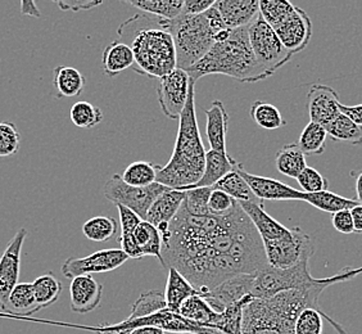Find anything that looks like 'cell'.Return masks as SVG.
I'll use <instances>...</instances> for the list:
<instances>
[{
	"label": "cell",
	"instance_id": "obj_1",
	"mask_svg": "<svg viewBox=\"0 0 362 334\" xmlns=\"http://www.w3.org/2000/svg\"><path fill=\"white\" fill-rule=\"evenodd\" d=\"M170 21L154 16L136 14L119 28L121 38H130L134 53L132 67L140 75L166 76L177 69L174 39L168 31Z\"/></svg>",
	"mask_w": 362,
	"mask_h": 334
},
{
	"label": "cell",
	"instance_id": "obj_2",
	"mask_svg": "<svg viewBox=\"0 0 362 334\" xmlns=\"http://www.w3.org/2000/svg\"><path fill=\"white\" fill-rule=\"evenodd\" d=\"M195 81L192 79L187 105L181 113L174 152L163 167L158 166L156 183L174 190L185 192L202 179L206 165L198 120L195 113Z\"/></svg>",
	"mask_w": 362,
	"mask_h": 334
},
{
	"label": "cell",
	"instance_id": "obj_3",
	"mask_svg": "<svg viewBox=\"0 0 362 334\" xmlns=\"http://www.w3.org/2000/svg\"><path fill=\"white\" fill-rule=\"evenodd\" d=\"M327 286L293 289L272 299H253L243 307L242 334H294V324L307 307L321 309L319 299Z\"/></svg>",
	"mask_w": 362,
	"mask_h": 334
},
{
	"label": "cell",
	"instance_id": "obj_4",
	"mask_svg": "<svg viewBox=\"0 0 362 334\" xmlns=\"http://www.w3.org/2000/svg\"><path fill=\"white\" fill-rule=\"evenodd\" d=\"M187 72L194 81L207 75H225L242 83H258L270 77L259 67L252 52L248 28L231 30L226 40L215 42Z\"/></svg>",
	"mask_w": 362,
	"mask_h": 334
},
{
	"label": "cell",
	"instance_id": "obj_5",
	"mask_svg": "<svg viewBox=\"0 0 362 334\" xmlns=\"http://www.w3.org/2000/svg\"><path fill=\"white\" fill-rule=\"evenodd\" d=\"M215 4L199 16L180 14L170 21V34L174 39L177 69L188 71L201 61L215 44V36L225 30Z\"/></svg>",
	"mask_w": 362,
	"mask_h": 334
},
{
	"label": "cell",
	"instance_id": "obj_6",
	"mask_svg": "<svg viewBox=\"0 0 362 334\" xmlns=\"http://www.w3.org/2000/svg\"><path fill=\"white\" fill-rule=\"evenodd\" d=\"M310 261H303L289 269L266 266L255 274L252 291L253 299H272L278 293L293 289H310L317 286H327V279H316L311 275Z\"/></svg>",
	"mask_w": 362,
	"mask_h": 334
},
{
	"label": "cell",
	"instance_id": "obj_7",
	"mask_svg": "<svg viewBox=\"0 0 362 334\" xmlns=\"http://www.w3.org/2000/svg\"><path fill=\"white\" fill-rule=\"evenodd\" d=\"M248 38L259 67L270 76L292 59V53L284 48L274 28L261 14H258L256 20L248 26Z\"/></svg>",
	"mask_w": 362,
	"mask_h": 334
},
{
	"label": "cell",
	"instance_id": "obj_8",
	"mask_svg": "<svg viewBox=\"0 0 362 334\" xmlns=\"http://www.w3.org/2000/svg\"><path fill=\"white\" fill-rule=\"evenodd\" d=\"M168 189L170 188L158 183H154L146 188L132 187L126 184L119 174H115L105 183L103 193L105 198L116 206L119 205L132 209L141 220H146V214L152 207L154 201L160 195L168 192Z\"/></svg>",
	"mask_w": 362,
	"mask_h": 334
},
{
	"label": "cell",
	"instance_id": "obj_9",
	"mask_svg": "<svg viewBox=\"0 0 362 334\" xmlns=\"http://www.w3.org/2000/svg\"><path fill=\"white\" fill-rule=\"evenodd\" d=\"M264 248L267 265L278 269H289L303 261H310L315 253L313 239L298 226L293 228L289 237L266 242Z\"/></svg>",
	"mask_w": 362,
	"mask_h": 334
},
{
	"label": "cell",
	"instance_id": "obj_10",
	"mask_svg": "<svg viewBox=\"0 0 362 334\" xmlns=\"http://www.w3.org/2000/svg\"><path fill=\"white\" fill-rule=\"evenodd\" d=\"M192 77L187 71L176 69L166 76L158 79L157 96L163 115L171 120L180 119L188 102Z\"/></svg>",
	"mask_w": 362,
	"mask_h": 334
},
{
	"label": "cell",
	"instance_id": "obj_11",
	"mask_svg": "<svg viewBox=\"0 0 362 334\" xmlns=\"http://www.w3.org/2000/svg\"><path fill=\"white\" fill-rule=\"evenodd\" d=\"M129 256L121 248L100 250L85 258H67L62 264L61 272L64 278L72 280L80 275L113 272L125 264Z\"/></svg>",
	"mask_w": 362,
	"mask_h": 334
},
{
	"label": "cell",
	"instance_id": "obj_12",
	"mask_svg": "<svg viewBox=\"0 0 362 334\" xmlns=\"http://www.w3.org/2000/svg\"><path fill=\"white\" fill-rule=\"evenodd\" d=\"M28 230L20 228L9 241L7 248L0 256V309L4 311L8 297L20 282L21 255Z\"/></svg>",
	"mask_w": 362,
	"mask_h": 334
},
{
	"label": "cell",
	"instance_id": "obj_13",
	"mask_svg": "<svg viewBox=\"0 0 362 334\" xmlns=\"http://www.w3.org/2000/svg\"><path fill=\"white\" fill-rule=\"evenodd\" d=\"M256 274V272H255ZM255 274H242L229 279L202 294L209 306L217 313H223L228 307L240 302H250L255 284Z\"/></svg>",
	"mask_w": 362,
	"mask_h": 334
},
{
	"label": "cell",
	"instance_id": "obj_14",
	"mask_svg": "<svg viewBox=\"0 0 362 334\" xmlns=\"http://www.w3.org/2000/svg\"><path fill=\"white\" fill-rule=\"evenodd\" d=\"M274 31L284 48L289 53L296 54L306 49L310 44L313 36V22L303 9L296 7L294 12L278 28H274Z\"/></svg>",
	"mask_w": 362,
	"mask_h": 334
},
{
	"label": "cell",
	"instance_id": "obj_15",
	"mask_svg": "<svg viewBox=\"0 0 362 334\" xmlns=\"http://www.w3.org/2000/svg\"><path fill=\"white\" fill-rule=\"evenodd\" d=\"M238 171L247 181L253 195L261 201H303L305 198V192L292 188L283 181L247 173L242 163L238 167Z\"/></svg>",
	"mask_w": 362,
	"mask_h": 334
},
{
	"label": "cell",
	"instance_id": "obj_16",
	"mask_svg": "<svg viewBox=\"0 0 362 334\" xmlns=\"http://www.w3.org/2000/svg\"><path fill=\"white\" fill-rule=\"evenodd\" d=\"M338 93L324 84L311 85L307 93V110L310 121L325 126L341 113Z\"/></svg>",
	"mask_w": 362,
	"mask_h": 334
},
{
	"label": "cell",
	"instance_id": "obj_17",
	"mask_svg": "<svg viewBox=\"0 0 362 334\" xmlns=\"http://www.w3.org/2000/svg\"><path fill=\"white\" fill-rule=\"evenodd\" d=\"M184 198H185V192L168 189V192L160 195L154 201L152 207L148 211L146 220L160 230L162 242L166 241L170 224L180 211Z\"/></svg>",
	"mask_w": 362,
	"mask_h": 334
},
{
	"label": "cell",
	"instance_id": "obj_18",
	"mask_svg": "<svg viewBox=\"0 0 362 334\" xmlns=\"http://www.w3.org/2000/svg\"><path fill=\"white\" fill-rule=\"evenodd\" d=\"M103 286L91 275H80L71 280V310L76 313H88L100 306Z\"/></svg>",
	"mask_w": 362,
	"mask_h": 334
},
{
	"label": "cell",
	"instance_id": "obj_19",
	"mask_svg": "<svg viewBox=\"0 0 362 334\" xmlns=\"http://www.w3.org/2000/svg\"><path fill=\"white\" fill-rule=\"evenodd\" d=\"M215 7L228 30L248 28L259 14L258 0H218Z\"/></svg>",
	"mask_w": 362,
	"mask_h": 334
},
{
	"label": "cell",
	"instance_id": "obj_20",
	"mask_svg": "<svg viewBox=\"0 0 362 334\" xmlns=\"http://www.w3.org/2000/svg\"><path fill=\"white\" fill-rule=\"evenodd\" d=\"M129 258H156L162 265V238L154 225L141 220L134 230L130 248L126 252Z\"/></svg>",
	"mask_w": 362,
	"mask_h": 334
},
{
	"label": "cell",
	"instance_id": "obj_21",
	"mask_svg": "<svg viewBox=\"0 0 362 334\" xmlns=\"http://www.w3.org/2000/svg\"><path fill=\"white\" fill-rule=\"evenodd\" d=\"M244 212L251 219L252 223L258 231L262 243L274 242L283 238L289 237L292 229H288L283 224L279 223L272 216L269 215L264 209V202L239 203Z\"/></svg>",
	"mask_w": 362,
	"mask_h": 334
},
{
	"label": "cell",
	"instance_id": "obj_22",
	"mask_svg": "<svg viewBox=\"0 0 362 334\" xmlns=\"http://www.w3.org/2000/svg\"><path fill=\"white\" fill-rule=\"evenodd\" d=\"M204 112L207 117L206 135H207L211 149L220 154H228L226 134L229 129V115L225 110V105L221 100L216 99Z\"/></svg>",
	"mask_w": 362,
	"mask_h": 334
},
{
	"label": "cell",
	"instance_id": "obj_23",
	"mask_svg": "<svg viewBox=\"0 0 362 334\" xmlns=\"http://www.w3.org/2000/svg\"><path fill=\"white\" fill-rule=\"evenodd\" d=\"M179 315L185 321L194 323L199 327L215 329L218 332L223 323V313H215L212 307L207 304V301L199 294L187 299L181 305Z\"/></svg>",
	"mask_w": 362,
	"mask_h": 334
},
{
	"label": "cell",
	"instance_id": "obj_24",
	"mask_svg": "<svg viewBox=\"0 0 362 334\" xmlns=\"http://www.w3.org/2000/svg\"><path fill=\"white\" fill-rule=\"evenodd\" d=\"M165 299L170 313H179L181 305L193 296H202L188 279L174 267H168V283L165 288Z\"/></svg>",
	"mask_w": 362,
	"mask_h": 334
},
{
	"label": "cell",
	"instance_id": "obj_25",
	"mask_svg": "<svg viewBox=\"0 0 362 334\" xmlns=\"http://www.w3.org/2000/svg\"><path fill=\"white\" fill-rule=\"evenodd\" d=\"M237 163L238 161L230 157L229 154H220L209 149V152H206V165L202 179L190 189L215 188V185L225 175L229 174L235 168Z\"/></svg>",
	"mask_w": 362,
	"mask_h": 334
},
{
	"label": "cell",
	"instance_id": "obj_26",
	"mask_svg": "<svg viewBox=\"0 0 362 334\" xmlns=\"http://www.w3.org/2000/svg\"><path fill=\"white\" fill-rule=\"evenodd\" d=\"M102 64L105 76H117L121 72L133 67V50L129 44L115 40L108 44L103 50Z\"/></svg>",
	"mask_w": 362,
	"mask_h": 334
},
{
	"label": "cell",
	"instance_id": "obj_27",
	"mask_svg": "<svg viewBox=\"0 0 362 334\" xmlns=\"http://www.w3.org/2000/svg\"><path fill=\"white\" fill-rule=\"evenodd\" d=\"M324 321H327L337 333L349 334L339 323L332 319L322 309L315 307H307L300 311L294 324V334H322Z\"/></svg>",
	"mask_w": 362,
	"mask_h": 334
},
{
	"label": "cell",
	"instance_id": "obj_28",
	"mask_svg": "<svg viewBox=\"0 0 362 334\" xmlns=\"http://www.w3.org/2000/svg\"><path fill=\"white\" fill-rule=\"evenodd\" d=\"M84 75L70 66H58L53 70V86L58 97L72 98L84 91Z\"/></svg>",
	"mask_w": 362,
	"mask_h": 334
},
{
	"label": "cell",
	"instance_id": "obj_29",
	"mask_svg": "<svg viewBox=\"0 0 362 334\" xmlns=\"http://www.w3.org/2000/svg\"><path fill=\"white\" fill-rule=\"evenodd\" d=\"M6 313L31 316L40 311L36 304L33 283H18L8 297Z\"/></svg>",
	"mask_w": 362,
	"mask_h": 334
},
{
	"label": "cell",
	"instance_id": "obj_30",
	"mask_svg": "<svg viewBox=\"0 0 362 334\" xmlns=\"http://www.w3.org/2000/svg\"><path fill=\"white\" fill-rule=\"evenodd\" d=\"M275 166L280 174L297 179L307 167L306 154L300 151L297 143L288 144L279 149L275 156Z\"/></svg>",
	"mask_w": 362,
	"mask_h": 334
},
{
	"label": "cell",
	"instance_id": "obj_31",
	"mask_svg": "<svg viewBox=\"0 0 362 334\" xmlns=\"http://www.w3.org/2000/svg\"><path fill=\"white\" fill-rule=\"evenodd\" d=\"M184 3L185 0H130L127 1L129 6L166 21H174L177 17H180Z\"/></svg>",
	"mask_w": 362,
	"mask_h": 334
},
{
	"label": "cell",
	"instance_id": "obj_32",
	"mask_svg": "<svg viewBox=\"0 0 362 334\" xmlns=\"http://www.w3.org/2000/svg\"><path fill=\"white\" fill-rule=\"evenodd\" d=\"M327 137L333 140L349 143L352 146L362 144V127L344 113H339L334 120L325 125Z\"/></svg>",
	"mask_w": 362,
	"mask_h": 334
},
{
	"label": "cell",
	"instance_id": "obj_33",
	"mask_svg": "<svg viewBox=\"0 0 362 334\" xmlns=\"http://www.w3.org/2000/svg\"><path fill=\"white\" fill-rule=\"evenodd\" d=\"M239 165L240 163L238 162L235 168L229 174L225 175L223 179L217 183L214 189L223 190L226 195L233 197L238 203L259 202L261 200H258L257 197L253 195V192L250 188V185L247 184V181L244 180L242 175L239 174V171H238Z\"/></svg>",
	"mask_w": 362,
	"mask_h": 334
},
{
	"label": "cell",
	"instance_id": "obj_34",
	"mask_svg": "<svg viewBox=\"0 0 362 334\" xmlns=\"http://www.w3.org/2000/svg\"><path fill=\"white\" fill-rule=\"evenodd\" d=\"M303 202L310 203L315 209H320L329 214H335L341 209H354L358 205L357 200H351L333 193L330 190H324L319 193H305Z\"/></svg>",
	"mask_w": 362,
	"mask_h": 334
},
{
	"label": "cell",
	"instance_id": "obj_35",
	"mask_svg": "<svg viewBox=\"0 0 362 334\" xmlns=\"http://www.w3.org/2000/svg\"><path fill=\"white\" fill-rule=\"evenodd\" d=\"M33 287L39 310L56 304L63 289L62 283L52 272H47L37 277L33 282Z\"/></svg>",
	"mask_w": 362,
	"mask_h": 334
},
{
	"label": "cell",
	"instance_id": "obj_36",
	"mask_svg": "<svg viewBox=\"0 0 362 334\" xmlns=\"http://www.w3.org/2000/svg\"><path fill=\"white\" fill-rule=\"evenodd\" d=\"M168 310V305H166V299H165V294L160 291H146V292L141 293L139 299H136L132 306V313L129 315V318L126 321H136V319H141V318H146L151 316L154 313H160Z\"/></svg>",
	"mask_w": 362,
	"mask_h": 334
},
{
	"label": "cell",
	"instance_id": "obj_37",
	"mask_svg": "<svg viewBox=\"0 0 362 334\" xmlns=\"http://www.w3.org/2000/svg\"><path fill=\"white\" fill-rule=\"evenodd\" d=\"M327 132L325 126L310 121L302 130L298 139V146L306 156H317L325 152Z\"/></svg>",
	"mask_w": 362,
	"mask_h": 334
},
{
	"label": "cell",
	"instance_id": "obj_38",
	"mask_svg": "<svg viewBox=\"0 0 362 334\" xmlns=\"http://www.w3.org/2000/svg\"><path fill=\"white\" fill-rule=\"evenodd\" d=\"M119 223L110 216H94L83 225L85 237L93 242L103 243L117 234Z\"/></svg>",
	"mask_w": 362,
	"mask_h": 334
},
{
	"label": "cell",
	"instance_id": "obj_39",
	"mask_svg": "<svg viewBox=\"0 0 362 334\" xmlns=\"http://www.w3.org/2000/svg\"><path fill=\"white\" fill-rule=\"evenodd\" d=\"M158 165L146 161H136L126 167L124 174L121 175L122 180L132 187L146 188L156 183Z\"/></svg>",
	"mask_w": 362,
	"mask_h": 334
},
{
	"label": "cell",
	"instance_id": "obj_40",
	"mask_svg": "<svg viewBox=\"0 0 362 334\" xmlns=\"http://www.w3.org/2000/svg\"><path fill=\"white\" fill-rule=\"evenodd\" d=\"M250 113H251V119L265 130H276L286 125V121L283 119L278 108L267 102L256 100L251 105Z\"/></svg>",
	"mask_w": 362,
	"mask_h": 334
},
{
	"label": "cell",
	"instance_id": "obj_41",
	"mask_svg": "<svg viewBox=\"0 0 362 334\" xmlns=\"http://www.w3.org/2000/svg\"><path fill=\"white\" fill-rule=\"evenodd\" d=\"M296 6L286 0H262L259 1V14L272 28H278L294 12Z\"/></svg>",
	"mask_w": 362,
	"mask_h": 334
},
{
	"label": "cell",
	"instance_id": "obj_42",
	"mask_svg": "<svg viewBox=\"0 0 362 334\" xmlns=\"http://www.w3.org/2000/svg\"><path fill=\"white\" fill-rule=\"evenodd\" d=\"M71 121L81 129H91L103 121V112L89 102L80 100L71 107Z\"/></svg>",
	"mask_w": 362,
	"mask_h": 334
},
{
	"label": "cell",
	"instance_id": "obj_43",
	"mask_svg": "<svg viewBox=\"0 0 362 334\" xmlns=\"http://www.w3.org/2000/svg\"><path fill=\"white\" fill-rule=\"evenodd\" d=\"M21 146V134L13 122H0V157L17 154Z\"/></svg>",
	"mask_w": 362,
	"mask_h": 334
},
{
	"label": "cell",
	"instance_id": "obj_44",
	"mask_svg": "<svg viewBox=\"0 0 362 334\" xmlns=\"http://www.w3.org/2000/svg\"><path fill=\"white\" fill-rule=\"evenodd\" d=\"M212 189L214 188H195L185 190L182 206L192 215H209V201Z\"/></svg>",
	"mask_w": 362,
	"mask_h": 334
},
{
	"label": "cell",
	"instance_id": "obj_45",
	"mask_svg": "<svg viewBox=\"0 0 362 334\" xmlns=\"http://www.w3.org/2000/svg\"><path fill=\"white\" fill-rule=\"evenodd\" d=\"M296 180L298 181L302 192L305 193H319L329 190V181L327 178H324L314 167L307 166Z\"/></svg>",
	"mask_w": 362,
	"mask_h": 334
},
{
	"label": "cell",
	"instance_id": "obj_46",
	"mask_svg": "<svg viewBox=\"0 0 362 334\" xmlns=\"http://www.w3.org/2000/svg\"><path fill=\"white\" fill-rule=\"evenodd\" d=\"M238 202L226 195L223 190L218 189H212L209 201V212L212 216H225L231 212L234 207L237 206Z\"/></svg>",
	"mask_w": 362,
	"mask_h": 334
},
{
	"label": "cell",
	"instance_id": "obj_47",
	"mask_svg": "<svg viewBox=\"0 0 362 334\" xmlns=\"http://www.w3.org/2000/svg\"><path fill=\"white\" fill-rule=\"evenodd\" d=\"M332 224H333L334 229L337 231H339L341 234L349 236V234L355 233L351 209H341V211H338V212L333 214Z\"/></svg>",
	"mask_w": 362,
	"mask_h": 334
},
{
	"label": "cell",
	"instance_id": "obj_48",
	"mask_svg": "<svg viewBox=\"0 0 362 334\" xmlns=\"http://www.w3.org/2000/svg\"><path fill=\"white\" fill-rule=\"evenodd\" d=\"M214 4H215L214 0H185L181 14L199 16L207 12Z\"/></svg>",
	"mask_w": 362,
	"mask_h": 334
},
{
	"label": "cell",
	"instance_id": "obj_49",
	"mask_svg": "<svg viewBox=\"0 0 362 334\" xmlns=\"http://www.w3.org/2000/svg\"><path fill=\"white\" fill-rule=\"evenodd\" d=\"M102 1H93V0H78V1H57V6L61 8L62 11H72V12H78V11H88L91 8L99 7Z\"/></svg>",
	"mask_w": 362,
	"mask_h": 334
},
{
	"label": "cell",
	"instance_id": "obj_50",
	"mask_svg": "<svg viewBox=\"0 0 362 334\" xmlns=\"http://www.w3.org/2000/svg\"><path fill=\"white\" fill-rule=\"evenodd\" d=\"M360 274H362V267H356V269L344 267V269L338 272L337 275H333V277L327 278V282H329L330 286H333V284H337V283H344V282L352 280V279H355L356 277L360 275Z\"/></svg>",
	"mask_w": 362,
	"mask_h": 334
},
{
	"label": "cell",
	"instance_id": "obj_51",
	"mask_svg": "<svg viewBox=\"0 0 362 334\" xmlns=\"http://www.w3.org/2000/svg\"><path fill=\"white\" fill-rule=\"evenodd\" d=\"M341 112L349 119L354 120L356 124L362 127V103L356 105H344L341 103Z\"/></svg>",
	"mask_w": 362,
	"mask_h": 334
},
{
	"label": "cell",
	"instance_id": "obj_52",
	"mask_svg": "<svg viewBox=\"0 0 362 334\" xmlns=\"http://www.w3.org/2000/svg\"><path fill=\"white\" fill-rule=\"evenodd\" d=\"M351 215H352V220H354L355 233L362 234V205L358 203L354 209H351Z\"/></svg>",
	"mask_w": 362,
	"mask_h": 334
},
{
	"label": "cell",
	"instance_id": "obj_53",
	"mask_svg": "<svg viewBox=\"0 0 362 334\" xmlns=\"http://www.w3.org/2000/svg\"><path fill=\"white\" fill-rule=\"evenodd\" d=\"M22 14L28 16H34V17H40V12L36 7L35 1H22L21 3Z\"/></svg>",
	"mask_w": 362,
	"mask_h": 334
},
{
	"label": "cell",
	"instance_id": "obj_54",
	"mask_svg": "<svg viewBox=\"0 0 362 334\" xmlns=\"http://www.w3.org/2000/svg\"><path fill=\"white\" fill-rule=\"evenodd\" d=\"M127 334H166V332L160 328L143 326V327L134 328L133 330H130Z\"/></svg>",
	"mask_w": 362,
	"mask_h": 334
},
{
	"label": "cell",
	"instance_id": "obj_55",
	"mask_svg": "<svg viewBox=\"0 0 362 334\" xmlns=\"http://www.w3.org/2000/svg\"><path fill=\"white\" fill-rule=\"evenodd\" d=\"M356 195H357V202L362 205V173L358 175L356 181Z\"/></svg>",
	"mask_w": 362,
	"mask_h": 334
}]
</instances>
